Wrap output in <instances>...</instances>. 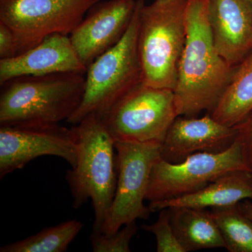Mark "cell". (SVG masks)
Masks as SVG:
<instances>
[{
	"instance_id": "7a4b0ae2",
	"label": "cell",
	"mask_w": 252,
	"mask_h": 252,
	"mask_svg": "<svg viewBox=\"0 0 252 252\" xmlns=\"http://www.w3.org/2000/svg\"><path fill=\"white\" fill-rule=\"evenodd\" d=\"M72 128L77 162L65 177L72 206L80 208L91 199L94 212L93 228L101 232L117 189L115 140L102 117L97 114H89Z\"/></svg>"
},
{
	"instance_id": "8992f818",
	"label": "cell",
	"mask_w": 252,
	"mask_h": 252,
	"mask_svg": "<svg viewBox=\"0 0 252 252\" xmlns=\"http://www.w3.org/2000/svg\"><path fill=\"white\" fill-rule=\"evenodd\" d=\"M177 117L174 91L142 82L102 119L115 141L162 144Z\"/></svg>"
},
{
	"instance_id": "4fadbf2b",
	"label": "cell",
	"mask_w": 252,
	"mask_h": 252,
	"mask_svg": "<svg viewBox=\"0 0 252 252\" xmlns=\"http://www.w3.org/2000/svg\"><path fill=\"white\" fill-rule=\"evenodd\" d=\"M215 48L232 67L252 51V0H207Z\"/></svg>"
},
{
	"instance_id": "d6986e66",
	"label": "cell",
	"mask_w": 252,
	"mask_h": 252,
	"mask_svg": "<svg viewBox=\"0 0 252 252\" xmlns=\"http://www.w3.org/2000/svg\"><path fill=\"white\" fill-rule=\"evenodd\" d=\"M238 204L212 208L209 212L218 225L228 252H252V221Z\"/></svg>"
},
{
	"instance_id": "44dd1931",
	"label": "cell",
	"mask_w": 252,
	"mask_h": 252,
	"mask_svg": "<svg viewBox=\"0 0 252 252\" xmlns=\"http://www.w3.org/2000/svg\"><path fill=\"white\" fill-rule=\"evenodd\" d=\"M158 218L152 225H142V229L153 233L157 238L158 252H185L176 236L168 208L160 210Z\"/></svg>"
},
{
	"instance_id": "8fae6325",
	"label": "cell",
	"mask_w": 252,
	"mask_h": 252,
	"mask_svg": "<svg viewBox=\"0 0 252 252\" xmlns=\"http://www.w3.org/2000/svg\"><path fill=\"white\" fill-rule=\"evenodd\" d=\"M136 4L137 0L99 1L69 34L73 47L86 67L122 39Z\"/></svg>"
},
{
	"instance_id": "277c9868",
	"label": "cell",
	"mask_w": 252,
	"mask_h": 252,
	"mask_svg": "<svg viewBox=\"0 0 252 252\" xmlns=\"http://www.w3.org/2000/svg\"><path fill=\"white\" fill-rule=\"evenodd\" d=\"M188 0H154L142 2L137 48L142 83L175 90L179 62L187 39Z\"/></svg>"
},
{
	"instance_id": "5bb4252c",
	"label": "cell",
	"mask_w": 252,
	"mask_h": 252,
	"mask_svg": "<svg viewBox=\"0 0 252 252\" xmlns=\"http://www.w3.org/2000/svg\"><path fill=\"white\" fill-rule=\"evenodd\" d=\"M69 36L51 34L37 45L9 59H0V85L23 76H44L56 73L86 74Z\"/></svg>"
},
{
	"instance_id": "ac0fdd59",
	"label": "cell",
	"mask_w": 252,
	"mask_h": 252,
	"mask_svg": "<svg viewBox=\"0 0 252 252\" xmlns=\"http://www.w3.org/2000/svg\"><path fill=\"white\" fill-rule=\"evenodd\" d=\"M83 227L84 224L77 220L63 222L23 240L7 244L0 248V252H64Z\"/></svg>"
},
{
	"instance_id": "30bf717a",
	"label": "cell",
	"mask_w": 252,
	"mask_h": 252,
	"mask_svg": "<svg viewBox=\"0 0 252 252\" xmlns=\"http://www.w3.org/2000/svg\"><path fill=\"white\" fill-rule=\"evenodd\" d=\"M43 156L61 158L74 167L77 162V148L72 127L67 128L59 124L1 126V179Z\"/></svg>"
},
{
	"instance_id": "2e32d148",
	"label": "cell",
	"mask_w": 252,
	"mask_h": 252,
	"mask_svg": "<svg viewBox=\"0 0 252 252\" xmlns=\"http://www.w3.org/2000/svg\"><path fill=\"white\" fill-rule=\"evenodd\" d=\"M168 209L172 228L185 252L226 249L224 239L209 211L185 207Z\"/></svg>"
},
{
	"instance_id": "ba28073f",
	"label": "cell",
	"mask_w": 252,
	"mask_h": 252,
	"mask_svg": "<svg viewBox=\"0 0 252 252\" xmlns=\"http://www.w3.org/2000/svg\"><path fill=\"white\" fill-rule=\"evenodd\" d=\"M237 170L250 172L240 144L218 154L200 152L171 163L159 158L151 172L146 200L163 201L190 195L219 177Z\"/></svg>"
},
{
	"instance_id": "52a82bcc",
	"label": "cell",
	"mask_w": 252,
	"mask_h": 252,
	"mask_svg": "<svg viewBox=\"0 0 252 252\" xmlns=\"http://www.w3.org/2000/svg\"><path fill=\"white\" fill-rule=\"evenodd\" d=\"M161 144L115 141L117 185L112 205L101 232L112 235L137 220H148L144 204L151 172L160 158Z\"/></svg>"
},
{
	"instance_id": "ffe728a7",
	"label": "cell",
	"mask_w": 252,
	"mask_h": 252,
	"mask_svg": "<svg viewBox=\"0 0 252 252\" xmlns=\"http://www.w3.org/2000/svg\"><path fill=\"white\" fill-rule=\"evenodd\" d=\"M136 221L124 225L117 233L107 235L102 232L93 231L90 241L94 252H130L131 240L137 233Z\"/></svg>"
},
{
	"instance_id": "5b68a950",
	"label": "cell",
	"mask_w": 252,
	"mask_h": 252,
	"mask_svg": "<svg viewBox=\"0 0 252 252\" xmlns=\"http://www.w3.org/2000/svg\"><path fill=\"white\" fill-rule=\"evenodd\" d=\"M143 1L137 0L133 17L122 39L87 67L84 97L67 119L69 124L76 125L91 114L104 117L119 99L142 82L137 39Z\"/></svg>"
},
{
	"instance_id": "603a6c76",
	"label": "cell",
	"mask_w": 252,
	"mask_h": 252,
	"mask_svg": "<svg viewBox=\"0 0 252 252\" xmlns=\"http://www.w3.org/2000/svg\"><path fill=\"white\" fill-rule=\"evenodd\" d=\"M19 54L17 39L14 32L0 22V59H9Z\"/></svg>"
},
{
	"instance_id": "e0dca14e",
	"label": "cell",
	"mask_w": 252,
	"mask_h": 252,
	"mask_svg": "<svg viewBox=\"0 0 252 252\" xmlns=\"http://www.w3.org/2000/svg\"><path fill=\"white\" fill-rule=\"evenodd\" d=\"M252 110V51L235 67L229 84L211 116L230 127Z\"/></svg>"
},
{
	"instance_id": "6da1fadb",
	"label": "cell",
	"mask_w": 252,
	"mask_h": 252,
	"mask_svg": "<svg viewBox=\"0 0 252 252\" xmlns=\"http://www.w3.org/2000/svg\"><path fill=\"white\" fill-rule=\"evenodd\" d=\"M187 39L174 94L179 116L211 114L229 84L235 67L217 52L207 18V0H188Z\"/></svg>"
},
{
	"instance_id": "7c38bea8",
	"label": "cell",
	"mask_w": 252,
	"mask_h": 252,
	"mask_svg": "<svg viewBox=\"0 0 252 252\" xmlns=\"http://www.w3.org/2000/svg\"><path fill=\"white\" fill-rule=\"evenodd\" d=\"M236 139L234 127L217 122L207 113L203 117L179 116L170 126L160 147V158L179 163L200 152L218 154Z\"/></svg>"
},
{
	"instance_id": "9c48e42d",
	"label": "cell",
	"mask_w": 252,
	"mask_h": 252,
	"mask_svg": "<svg viewBox=\"0 0 252 252\" xmlns=\"http://www.w3.org/2000/svg\"><path fill=\"white\" fill-rule=\"evenodd\" d=\"M99 1L100 0H0V22L14 32L21 54L51 34H70Z\"/></svg>"
},
{
	"instance_id": "7402d4cb",
	"label": "cell",
	"mask_w": 252,
	"mask_h": 252,
	"mask_svg": "<svg viewBox=\"0 0 252 252\" xmlns=\"http://www.w3.org/2000/svg\"><path fill=\"white\" fill-rule=\"evenodd\" d=\"M233 127L236 132L235 141L241 147L245 161L252 175V110Z\"/></svg>"
},
{
	"instance_id": "cb8c5ba5",
	"label": "cell",
	"mask_w": 252,
	"mask_h": 252,
	"mask_svg": "<svg viewBox=\"0 0 252 252\" xmlns=\"http://www.w3.org/2000/svg\"><path fill=\"white\" fill-rule=\"evenodd\" d=\"M239 209L252 221V200L246 199L238 204Z\"/></svg>"
},
{
	"instance_id": "9a60e30c",
	"label": "cell",
	"mask_w": 252,
	"mask_h": 252,
	"mask_svg": "<svg viewBox=\"0 0 252 252\" xmlns=\"http://www.w3.org/2000/svg\"><path fill=\"white\" fill-rule=\"evenodd\" d=\"M246 199L252 200V175L247 170H237L219 177L205 188L180 198L151 202V212L173 207L204 210L236 205Z\"/></svg>"
},
{
	"instance_id": "3957f363",
	"label": "cell",
	"mask_w": 252,
	"mask_h": 252,
	"mask_svg": "<svg viewBox=\"0 0 252 252\" xmlns=\"http://www.w3.org/2000/svg\"><path fill=\"white\" fill-rule=\"evenodd\" d=\"M82 73L23 76L1 85L0 126L59 124L80 105L86 87Z\"/></svg>"
}]
</instances>
